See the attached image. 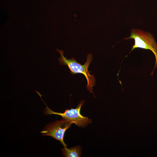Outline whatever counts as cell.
I'll list each match as a JSON object with an SVG mask.
<instances>
[{
  "instance_id": "6da1fadb",
  "label": "cell",
  "mask_w": 157,
  "mask_h": 157,
  "mask_svg": "<svg viewBox=\"0 0 157 157\" xmlns=\"http://www.w3.org/2000/svg\"><path fill=\"white\" fill-rule=\"evenodd\" d=\"M60 55V57L58 59L60 65H67L70 70V73L72 74H81L85 77L87 82L86 86L87 89L90 93L93 94L92 87L95 85V80L94 75H91L88 71V68L89 64L92 62V56L91 54H89L87 58V61L83 65L77 62L74 58L67 59L63 55V51L56 49Z\"/></svg>"
},
{
  "instance_id": "5b68a950",
  "label": "cell",
  "mask_w": 157,
  "mask_h": 157,
  "mask_svg": "<svg viewBox=\"0 0 157 157\" xmlns=\"http://www.w3.org/2000/svg\"><path fill=\"white\" fill-rule=\"evenodd\" d=\"M62 151L64 156L65 157H79L81 156L82 149L81 146H77L68 148L64 147L62 149Z\"/></svg>"
},
{
  "instance_id": "277c9868",
  "label": "cell",
  "mask_w": 157,
  "mask_h": 157,
  "mask_svg": "<svg viewBox=\"0 0 157 157\" xmlns=\"http://www.w3.org/2000/svg\"><path fill=\"white\" fill-rule=\"evenodd\" d=\"M72 123L69 121L62 118L60 120L52 122L46 125L40 132L43 136H48L58 140L64 147H67L63 141L66 131Z\"/></svg>"
},
{
  "instance_id": "7a4b0ae2",
  "label": "cell",
  "mask_w": 157,
  "mask_h": 157,
  "mask_svg": "<svg viewBox=\"0 0 157 157\" xmlns=\"http://www.w3.org/2000/svg\"><path fill=\"white\" fill-rule=\"evenodd\" d=\"M132 39L134 40V44L132 47L131 52L136 48H140L149 50L154 54L155 63L152 74L154 70L157 67V44L154 38L148 32L138 29H132L130 37L124 39Z\"/></svg>"
},
{
  "instance_id": "3957f363",
  "label": "cell",
  "mask_w": 157,
  "mask_h": 157,
  "mask_svg": "<svg viewBox=\"0 0 157 157\" xmlns=\"http://www.w3.org/2000/svg\"><path fill=\"white\" fill-rule=\"evenodd\" d=\"M40 98L46 106L44 109L45 114H55L60 115L62 118L67 120L72 124H75L78 126L82 128L85 127L92 122V119L82 116L80 113L81 107L85 103L83 100L80 101L76 108L66 109L64 112L62 113L55 112L51 110L43 101L41 97Z\"/></svg>"
}]
</instances>
